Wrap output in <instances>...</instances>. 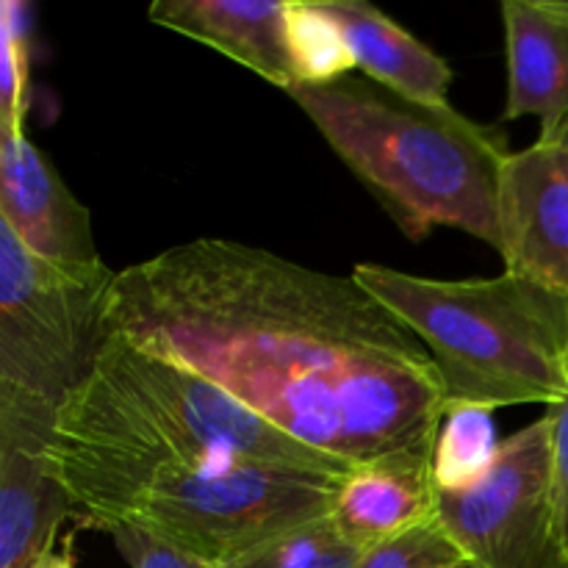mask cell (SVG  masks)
I'll list each match as a JSON object with an SVG mask.
<instances>
[{
	"label": "cell",
	"mask_w": 568,
	"mask_h": 568,
	"mask_svg": "<svg viewBox=\"0 0 568 568\" xmlns=\"http://www.w3.org/2000/svg\"><path fill=\"white\" fill-rule=\"evenodd\" d=\"M552 139H560V144H564V148H566V153H568V125L564 128V131L558 133V136H552Z\"/></svg>",
	"instance_id": "obj_23"
},
{
	"label": "cell",
	"mask_w": 568,
	"mask_h": 568,
	"mask_svg": "<svg viewBox=\"0 0 568 568\" xmlns=\"http://www.w3.org/2000/svg\"><path fill=\"white\" fill-rule=\"evenodd\" d=\"M436 519L475 568H568L547 416L503 438L480 475L438 486Z\"/></svg>",
	"instance_id": "obj_7"
},
{
	"label": "cell",
	"mask_w": 568,
	"mask_h": 568,
	"mask_svg": "<svg viewBox=\"0 0 568 568\" xmlns=\"http://www.w3.org/2000/svg\"><path fill=\"white\" fill-rule=\"evenodd\" d=\"M48 466L64 486L183 471H353L239 405L197 372L114 333H105L89 377L61 405Z\"/></svg>",
	"instance_id": "obj_2"
},
{
	"label": "cell",
	"mask_w": 568,
	"mask_h": 568,
	"mask_svg": "<svg viewBox=\"0 0 568 568\" xmlns=\"http://www.w3.org/2000/svg\"><path fill=\"white\" fill-rule=\"evenodd\" d=\"M286 94L410 242L455 227L499 253V175L510 148L497 125L453 105L410 103L369 78L294 83Z\"/></svg>",
	"instance_id": "obj_3"
},
{
	"label": "cell",
	"mask_w": 568,
	"mask_h": 568,
	"mask_svg": "<svg viewBox=\"0 0 568 568\" xmlns=\"http://www.w3.org/2000/svg\"><path fill=\"white\" fill-rule=\"evenodd\" d=\"M499 255L505 272L568 294V153L538 136L499 175Z\"/></svg>",
	"instance_id": "obj_9"
},
{
	"label": "cell",
	"mask_w": 568,
	"mask_h": 568,
	"mask_svg": "<svg viewBox=\"0 0 568 568\" xmlns=\"http://www.w3.org/2000/svg\"><path fill=\"white\" fill-rule=\"evenodd\" d=\"M105 333L197 372L349 469L436 458L444 399L430 353L353 275L194 239L116 272Z\"/></svg>",
	"instance_id": "obj_1"
},
{
	"label": "cell",
	"mask_w": 568,
	"mask_h": 568,
	"mask_svg": "<svg viewBox=\"0 0 568 568\" xmlns=\"http://www.w3.org/2000/svg\"><path fill=\"white\" fill-rule=\"evenodd\" d=\"M349 275L425 344L444 416L568 397V294L510 272L436 281L355 264Z\"/></svg>",
	"instance_id": "obj_4"
},
{
	"label": "cell",
	"mask_w": 568,
	"mask_h": 568,
	"mask_svg": "<svg viewBox=\"0 0 568 568\" xmlns=\"http://www.w3.org/2000/svg\"><path fill=\"white\" fill-rule=\"evenodd\" d=\"M114 277L48 264L0 225V392L59 414L103 347Z\"/></svg>",
	"instance_id": "obj_6"
},
{
	"label": "cell",
	"mask_w": 568,
	"mask_h": 568,
	"mask_svg": "<svg viewBox=\"0 0 568 568\" xmlns=\"http://www.w3.org/2000/svg\"><path fill=\"white\" fill-rule=\"evenodd\" d=\"M33 568H75V558H72L70 544H64V547L59 549H50L48 555L39 558V564Z\"/></svg>",
	"instance_id": "obj_22"
},
{
	"label": "cell",
	"mask_w": 568,
	"mask_h": 568,
	"mask_svg": "<svg viewBox=\"0 0 568 568\" xmlns=\"http://www.w3.org/2000/svg\"><path fill=\"white\" fill-rule=\"evenodd\" d=\"M288 44H292L297 83H331L358 70L344 42V33L316 0H292Z\"/></svg>",
	"instance_id": "obj_15"
},
{
	"label": "cell",
	"mask_w": 568,
	"mask_h": 568,
	"mask_svg": "<svg viewBox=\"0 0 568 568\" xmlns=\"http://www.w3.org/2000/svg\"><path fill=\"white\" fill-rule=\"evenodd\" d=\"M22 6H0V125H26L28 48Z\"/></svg>",
	"instance_id": "obj_19"
},
{
	"label": "cell",
	"mask_w": 568,
	"mask_h": 568,
	"mask_svg": "<svg viewBox=\"0 0 568 568\" xmlns=\"http://www.w3.org/2000/svg\"><path fill=\"white\" fill-rule=\"evenodd\" d=\"M436 458L388 455L342 480L331 521L355 549H369L436 519Z\"/></svg>",
	"instance_id": "obj_13"
},
{
	"label": "cell",
	"mask_w": 568,
	"mask_h": 568,
	"mask_svg": "<svg viewBox=\"0 0 568 568\" xmlns=\"http://www.w3.org/2000/svg\"><path fill=\"white\" fill-rule=\"evenodd\" d=\"M292 0H155L150 22L239 61L277 89L297 83L288 44Z\"/></svg>",
	"instance_id": "obj_11"
},
{
	"label": "cell",
	"mask_w": 568,
	"mask_h": 568,
	"mask_svg": "<svg viewBox=\"0 0 568 568\" xmlns=\"http://www.w3.org/2000/svg\"><path fill=\"white\" fill-rule=\"evenodd\" d=\"M59 414L0 392V568H33L78 505L48 466Z\"/></svg>",
	"instance_id": "obj_8"
},
{
	"label": "cell",
	"mask_w": 568,
	"mask_h": 568,
	"mask_svg": "<svg viewBox=\"0 0 568 568\" xmlns=\"http://www.w3.org/2000/svg\"><path fill=\"white\" fill-rule=\"evenodd\" d=\"M344 33L355 67L377 87L422 105H449L447 59L366 0H316Z\"/></svg>",
	"instance_id": "obj_14"
},
{
	"label": "cell",
	"mask_w": 568,
	"mask_h": 568,
	"mask_svg": "<svg viewBox=\"0 0 568 568\" xmlns=\"http://www.w3.org/2000/svg\"><path fill=\"white\" fill-rule=\"evenodd\" d=\"M508 100L505 120L536 116L541 136L568 125V3L503 0Z\"/></svg>",
	"instance_id": "obj_12"
},
{
	"label": "cell",
	"mask_w": 568,
	"mask_h": 568,
	"mask_svg": "<svg viewBox=\"0 0 568 568\" xmlns=\"http://www.w3.org/2000/svg\"><path fill=\"white\" fill-rule=\"evenodd\" d=\"M458 568H475V566H469V564H464V566H458Z\"/></svg>",
	"instance_id": "obj_24"
},
{
	"label": "cell",
	"mask_w": 568,
	"mask_h": 568,
	"mask_svg": "<svg viewBox=\"0 0 568 568\" xmlns=\"http://www.w3.org/2000/svg\"><path fill=\"white\" fill-rule=\"evenodd\" d=\"M109 536L116 552L131 568H225L192 558V555L181 552V549L170 547V544L159 541L148 532L133 530V527H111Z\"/></svg>",
	"instance_id": "obj_20"
},
{
	"label": "cell",
	"mask_w": 568,
	"mask_h": 568,
	"mask_svg": "<svg viewBox=\"0 0 568 568\" xmlns=\"http://www.w3.org/2000/svg\"><path fill=\"white\" fill-rule=\"evenodd\" d=\"M549 419L552 430V469H555V494H558L560 527L568 547V397L564 403L552 405L544 414Z\"/></svg>",
	"instance_id": "obj_21"
},
{
	"label": "cell",
	"mask_w": 568,
	"mask_h": 568,
	"mask_svg": "<svg viewBox=\"0 0 568 568\" xmlns=\"http://www.w3.org/2000/svg\"><path fill=\"white\" fill-rule=\"evenodd\" d=\"M464 564V555L449 541L438 519H433L364 549L355 568H458Z\"/></svg>",
	"instance_id": "obj_18"
},
{
	"label": "cell",
	"mask_w": 568,
	"mask_h": 568,
	"mask_svg": "<svg viewBox=\"0 0 568 568\" xmlns=\"http://www.w3.org/2000/svg\"><path fill=\"white\" fill-rule=\"evenodd\" d=\"M0 225L48 264L75 272L105 266L94 244L92 211L26 136V125H0Z\"/></svg>",
	"instance_id": "obj_10"
},
{
	"label": "cell",
	"mask_w": 568,
	"mask_h": 568,
	"mask_svg": "<svg viewBox=\"0 0 568 568\" xmlns=\"http://www.w3.org/2000/svg\"><path fill=\"white\" fill-rule=\"evenodd\" d=\"M358 560L361 549H355L327 516L314 525L272 538L264 547L253 549L225 568H355Z\"/></svg>",
	"instance_id": "obj_16"
},
{
	"label": "cell",
	"mask_w": 568,
	"mask_h": 568,
	"mask_svg": "<svg viewBox=\"0 0 568 568\" xmlns=\"http://www.w3.org/2000/svg\"><path fill=\"white\" fill-rule=\"evenodd\" d=\"M497 447L491 414L486 410L444 416L436 447V486H458L480 475L491 464Z\"/></svg>",
	"instance_id": "obj_17"
},
{
	"label": "cell",
	"mask_w": 568,
	"mask_h": 568,
	"mask_svg": "<svg viewBox=\"0 0 568 568\" xmlns=\"http://www.w3.org/2000/svg\"><path fill=\"white\" fill-rule=\"evenodd\" d=\"M344 477L222 471L87 480L64 486L87 525L133 527L192 558L227 566L286 532L331 516Z\"/></svg>",
	"instance_id": "obj_5"
}]
</instances>
